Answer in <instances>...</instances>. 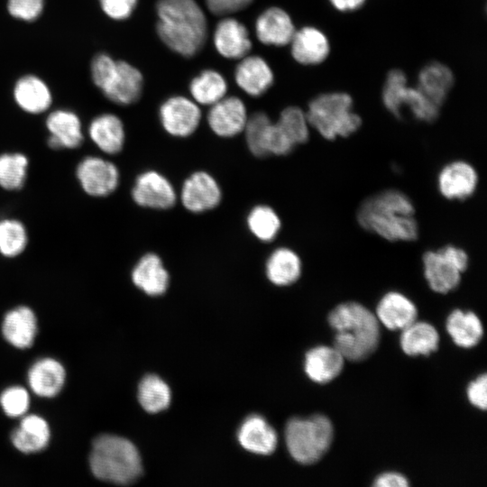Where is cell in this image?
I'll return each mask as SVG.
<instances>
[{
    "label": "cell",
    "mask_w": 487,
    "mask_h": 487,
    "mask_svg": "<svg viewBox=\"0 0 487 487\" xmlns=\"http://www.w3.org/2000/svg\"><path fill=\"white\" fill-rule=\"evenodd\" d=\"M116 62L106 53H98L91 60L90 74L93 83L104 91L111 81L115 69Z\"/></svg>",
    "instance_id": "60d3db41"
},
{
    "label": "cell",
    "mask_w": 487,
    "mask_h": 487,
    "mask_svg": "<svg viewBox=\"0 0 487 487\" xmlns=\"http://www.w3.org/2000/svg\"><path fill=\"white\" fill-rule=\"evenodd\" d=\"M302 264L299 256L291 249L280 247L269 256L265 271L268 280L277 286H288L299 280Z\"/></svg>",
    "instance_id": "f546056e"
},
{
    "label": "cell",
    "mask_w": 487,
    "mask_h": 487,
    "mask_svg": "<svg viewBox=\"0 0 487 487\" xmlns=\"http://www.w3.org/2000/svg\"><path fill=\"white\" fill-rule=\"evenodd\" d=\"M289 43L293 59L302 65L320 64L330 51L326 34L312 26H305L296 31Z\"/></svg>",
    "instance_id": "ac0fdd59"
},
{
    "label": "cell",
    "mask_w": 487,
    "mask_h": 487,
    "mask_svg": "<svg viewBox=\"0 0 487 487\" xmlns=\"http://www.w3.org/2000/svg\"><path fill=\"white\" fill-rule=\"evenodd\" d=\"M328 322L335 331L334 347L344 358L361 361L376 349L378 319L362 304L351 301L337 305L329 313Z\"/></svg>",
    "instance_id": "3957f363"
},
{
    "label": "cell",
    "mask_w": 487,
    "mask_h": 487,
    "mask_svg": "<svg viewBox=\"0 0 487 487\" xmlns=\"http://www.w3.org/2000/svg\"><path fill=\"white\" fill-rule=\"evenodd\" d=\"M88 134L97 148L107 154L120 152L124 144V124L121 119L113 114H102L95 117L88 126Z\"/></svg>",
    "instance_id": "d4e9b609"
},
{
    "label": "cell",
    "mask_w": 487,
    "mask_h": 487,
    "mask_svg": "<svg viewBox=\"0 0 487 487\" xmlns=\"http://www.w3.org/2000/svg\"><path fill=\"white\" fill-rule=\"evenodd\" d=\"M160 120L164 130L175 137L191 135L201 120V111L198 105L182 96L166 99L160 106Z\"/></svg>",
    "instance_id": "30bf717a"
},
{
    "label": "cell",
    "mask_w": 487,
    "mask_h": 487,
    "mask_svg": "<svg viewBox=\"0 0 487 487\" xmlns=\"http://www.w3.org/2000/svg\"><path fill=\"white\" fill-rule=\"evenodd\" d=\"M373 485L377 487H406L409 486V482L400 473H384L376 478Z\"/></svg>",
    "instance_id": "c3c4849f"
},
{
    "label": "cell",
    "mask_w": 487,
    "mask_h": 487,
    "mask_svg": "<svg viewBox=\"0 0 487 487\" xmlns=\"http://www.w3.org/2000/svg\"><path fill=\"white\" fill-rule=\"evenodd\" d=\"M132 198L143 207L168 209L175 205L177 195L165 176L156 170H146L136 178Z\"/></svg>",
    "instance_id": "8fae6325"
},
{
    "label": "cell",
    "mask_w": 487,
    "mask_h": 487,
    "mask_svg": "<svg viewBox=\"0 0 487 487\" xmlns=\"http://www.w3.org/2000/svg\"><path fill=\"white\" fill-rule=\"evenodd\" d=\"M310 127L325 139L348 137L362 124V118L353 110V99L343 92L320 94L308 104L306 112Z\"/></svg>",
    "instance_id": "5b68a950"
},
{
    "label": "cell",
    "mask_w": 487,
    "mask_h": 487,
    "mask_svg": "<svg viewBox=\"0 0 487 487\" xmlns=\"http://www.w3.org/2000/svg\"><path fill=\"white\" fill-rule=\"evenodd\" d=\"M66 372L52 358L36 362L29 370L28 382L32 391L41 397H54L63 387Z\"/></svg>",
    "instance_id": "83f0119b"
},
{
    "label": "cell",
    "mask_w": 487,
    "mask_h": 487,
    "mask_svg": "<svg viewBox=\"0 0 487 487\" xmlns=\"http://www.w3.org/2000/svg\"><path fill=\"white\" fill-rule=\"evenodd\" d=\"M410 198L397 189H386L365 198L357 209L358 224L391 242H409L418 236Z\"/></svg>",
    "instance_id": "6da1fadb"
},
{
    "label": "cell",
    "mask_w": 487,
    "mask_h": 487,
    "mask_svg": "<svg viewBox=\"0 0 487 487\" xmlns=\"http://www.w3.org/2000/svg\"><path fill=\"white\" fill-rule=\"evenodd\" d=\"M478 175L475 169L464 161H454L445 165L437 176L440 194L449 200H464L475 191Z\"/></svg>",
    "instance_id": "4fadbf2b"
},
{
    "label": "cell",
    "mask_w": 487,
    "mask_h": 487,
    "mask_svg": "<svg viewBox=\"0 0 487 487\" xmlns=\"http://www.w3.org/2000/svg\"><path fill=\"white\" fill-rule=\"evenodd\" d=\"M76 175L83 190L92 197H106L119 184L117 167L101 157L84 158L77 167Z\"/></svg>",
    "instance_id": "9c48e42d"
},
{
    "label": "cell",
    "mask_w": 487,
    "mask_h": 487,
    "mask_svg": "<svg viewBox=\"0 0 487 487\" xmlns=\"http://www.w3.org/2000/svg\"><path fill=\"white\" fill-rule=\"evenodd\" d=\"M271 124V119L263 112H256L248 117L244 132L247 146L254 156L268 155L266 138Z\"/></svg>",
    "instance_id": "ab89813d"
},
{
    "label": "cell",
    "mask_w": 487,
    "mask_h": 487,
    "mask_svg": "<svg viewBox=\"0 0 487 487\" xmlns=\"http://www.w3.org/2000/svg\"><path fill=\"white\" fill-rule=\"evenodd\" d=\"M266 148L269 154L287 155L295 148V145L286 136L277 123L271 122L266 138Z\"/></svg>",
    "instance_id": "ee69618b"
},
{
    "label": "cell",
    "mask_w": 487,
    "mask_h": 487,
    "mask_svg": "<svg viewBox=\"0 0 487 487\" xmlns=\"http://www.w3.org/2000/svg\"><path fill=\"white\" fill-rule=\"evenodd\" d=\"M138 400L149 413L166 409L170 403V391L160 377L150 374L142 378L138 387Z\"/></svg>",
    "instance_id": "e575fe53"
},
{
    "label": "cell",
    "mask_w": 487,
    "mask_h": 487,
    "mask_svg": "<svg viewBox=\"0 0 487 487\" xmlns=\"http://www.w3.org/2000/svg\"><path fill=\"white\" fill-rule=\"evenodd\" d=\"M27 157L20 152L0 155V187L6 190L20 189L27 176Z\"/></svg>",
    "instance_id": "8d00e7d4"
},
{
    "label": "cell",
    "mask_w": 487,
    "mask_h": 487,
    "mask_svg": "<svg viewBox=\"0 0 487 487\" xmlns=\"http://www.w3.org/2000/svg\"><path fill=\"white\" fill-rule=\"evenodd\" d=\"M234 71L236 84L246 94L257 97L273 83V73L268 63L259 56H245Z\"/></svg>",
    "instance_id": "44dd1931"
},
{
    "label": "cell",
    "mask_w": 487,
    "mask_h": 487,
    "mask_svg": "<svg viewBox=\"0 0 487 487\" xmlns=\"http://www.w3.org/2000/svg\"><path fill=\"white\" fill-rule=\"evenodd\" d=\"M227 90L225 78L213 69L203 70L189 85V91L196 103L212 106L224 96Z\"/></svg>",
    "instance_id": "836d02e7"
},
{
    "label": "cell",
    "mask_w": 487,
    "mask_h": 487,
    "mask_svg": "<svg viewBox=\"0 0 487 487\" xmlns=\"http://www.w3.org/2000/svg\"><path fill=\"white\" fill-rule=\"evenodd\" d=\"M132 280L146 294L160 296L167 290L170 276L161 259L149 253L136 262L132 271Z\"/></svg>",
    "instance_id": "7402d4cb"
},
{
    "label": "cell",
    "mask_w": 487,
    "mask_h": 487,
    "mask_svg": "<svg viewBox=\"0 0 487 487\" xmlns=\"http://www.w3.org/2000/svg\"><path fill=\"white\" fill-rule=\"evenodd\" d=\"M296 32L289 14L280 7L264 10L255 23L258 40L266 45L277 47L289 44Z\"/></svg>",
    "instance_id": "2e32d148"
},
{
    "label": "cell",
    "mask_w": 487,
    "mask_h": 487,
    "mask_svg": "<svg viewBox=\"0 0 487 487\" xmlns=\"http://www.w3.org/2000/svg\"><path fill=\"white\" fill-rule=\"evenodd\" d=\"M276 123L295 146L308 142L310 125L306 112L301 108L286 107L281 111Z\"/></svg>",
    "instance_id": "74e56055"
},
{
    "label": "cell",
    "mask_w": 487,
    "mask_h": 487,
    "mask_svg": "<svg viewBox=\"0 0 487 487\" xmlns=\"http://www.w3.org/2000/svg\"><path fill=\"white\" fill-rule=\"evenodd\" d=\"M446 330L454 342L464 348H470L479 343L482 336V325L473 312L455 309L446 320Z\"/></svg>",
    "instance_id": "1f68e13d"
},
{
    "label": "cell",
    "mask_w": 487,
    "mask_h": 487,
    "mask_svg": "<svg viewBox=\"0 0 487 487\" xmlns=\"http://www.w3.org/2000/svg\"><path fill=\"white\" fill-rule=\"evenodd\" d=\"M6 7L9 14L14 18L32 22L41 14L44 0H7Z\"/></svg>",
    "instance_id": "7bdbcfd3"
},
{
    "label": "cell",
    "mask_w": 487,
    "mask_h": 487,
    "mask_svg": "<svg viewBox=\"0 0 487 487\" xmlns=\"http://www.w3.org/2000/svg\"><path fill=\"white\" fill-rule=\"evenodd\" d=\"M376 314L378 319L391 330H402L417 317L415 304L397 291L386 293L379 301Z\"/></svg>",
    "instance_id": "cb8c5ba5"
},
{
    "label": "cell",
    "mask_w": 487,
    "mask_h": 487,
    "mask_svg": "<svg viewBox=\"0 0 487 487\" xmlns=\"http://www.w3.org/2000/svg\"><path fill=\"white\" fill-rule=\"evenodd\" d=\"M247 225L251 233L262 242L272 241L281 225L278 214L265 205L256 206L250 211Z\"/></svg>",
    "instance_id": "d590c367"
},
{
    "label": "cell",
    "mask_w": 487,
    "mask_h": 487,
    "mask_svg": "<svg viewBox=\"0 0 487 487\" xmlns=\"http://www.w3.org/2000/svg\"><path fill=\"white\" fill-rule=\"evenodd\" d=\"M50 133L48 145L52 149H75L83 142L82 126L76 113L58 109L51 112L46 119Z\"/></svg>",
    "instance_id": "9a60e30c"
},
{
    "label": "cell",
    "mask_w": 487,
    "mask_h": 487,
    "mask_svg": "<svg viewBox=\"0 0 487 487\" xmlns=\"http://www.w3.org/2000/svg\"><path fill=\"white\" fill-rule=\"evenodd\" d=\"M24 225L15 219L0 221V253L5 257H15L22 253L27 244Z\"/></svg>",
    "instance_id": "f35d334b"
},
{
    "label": "cell",
    "mask_w": 487,
    "mask_h": 487,
    "mask_svg": "<svg viewBox=\"0 0 487 487\" xmlns=\"http://www.w3.org/2000/svg\"><path fill=\"white\" fill-rule=\"evenodd\" d=\"M89 463L96 478L115 484H131L142 473L137 448L129 440L114 435H102L94 440Z\"/></svg>",
    "instance_id": "277c9868"
},
{
    "label": "cell",
    "mask_w": 487,
    "mask_h": 487,
    "mask_svg": "<svg viewBox=\"0 0 487 487\" xmlns=\"http://www.w3.org/2000/svg\"><path fill=\"white\" fill-rule=\"evenodd\" d=\"M214 44L217 52L227 59H242L252 48L246 27L234 18H225L216 24Z\"/></svg>",
    "instance_id": "d6986e66"
},
{
    "label": "cell",
    "mask_w": 487,
    "mask_h": 487,
    "mask_svg": "<svg viewBox=\"0 0 487 487\" xmlns=\"http://www.w3.org/2000/svg\"><path fill=\"white\" fill-rule=\"evenodd\" d=\"M2 331L12 345L22 349L32 346L37 333V319L33 311L28 307L9 311L4 318Z\"/></svg>",
    "instance_id": "484cf974"
},
{
    "label": "cell",
    "mask_w": 487,
    "mask_h": 487,
    "mask_svg": "<svg viewBox=\"0 0 487 487\" xmlns=\"http://www.w3.org/2000/svg\"><path fill=\"white\" fill-rule=\"evenodd\" d=\"M240 445L249 452L271 455L277 446V434L267 421L259 415L248 417L237 434Z\"/></svg>",
    "instance_id": "603a6c76"
},
{
    "label": "cell",
    "mask_w": 487,
    "mask_h": 487,
    "mask_svg": "<svg viewBox=\"0 0 487 487\" xmlns=\"http://www.w3.org/2000/svg\"><path fill=\"white\" fill-rule=\"evenodd\" d=\"M439 335L436 328L427 322H412L402 329L400 345L409 355L429 354L438 346Z\"/></svg>",
    "instance_id": "d6a6232c"
},
{
    "label": "cell",
    "mask_w": 487,
    "mask_h": 487,
    "mask_svg": "<svg viewBox=\"0 0 487 487\" xmlns=\"http://www.w3.org/2000/svg\"><path fill=\"white\" fill-rule=\"evenodd\" d=\"M329 2L338 11L352 12L363 6L365 0H329Z\"/></svg>",
    "instance_id": "681fc988"
},
{
    "label": "cell",
    "mask_w": 487,
    "mask_h": 487,
    "mask_svg": "<svg viewBox=\"0 0 487 487\" xmlns=\"http://www.w3.org/2000/svg\"><path fill=\"white\" fill-rule=\"evenodd\" d=\"M13 96L23 111L32 115L45 112L52 103V95L48 85L32 74L24 75L15 82Z\"/></svg>",
    "instance_id": "ffe728a7"
},
{
    "label": "cell",
    "mask_w": 487,
    "mask_h": 487,
    "mask_svg": "<svg viewBox=\"0 0 487 487\" xmlns=\"http://www.w3.org/2000/svg\"><path fill=\"white\" fill-rule=\"evenodd\" d=\"M157 33L174 52L190 58L204 46L207 25L205 14L195 0H158Z\"/></svg>",
    "instance_id": "7a4b0ae2"
},
{
    "label": "cell",
    "mask_w": 487,
    "mask_h": 487,
    "mask_svg": "<svg viewBox=\"0 0 487 487\" xmlns=\"http://www.w3.org/2000/svg\"><path fill=\"white\" fill-rule=\"evenodd\" d=\"M247 119L246 107L237 96H224L211 106L207 114L210 129L224 138L244 132Z\"/></svg>",
    "instance_id": "5bb4252c"
},
{
    "label": "cell",
    "mask_w": 487,
    "mask_h": 487,
    "mask_svg": "<svg viewBox=\"0 0 487 487\" xmlns=\"http://www.w3.org/2000/svg\"><path fill=\"white\" fill-rule=\"evenodd\" d=\"M487 376L485 373L472 381L467 388V397L475 407L485 409L487 405Z\"/></svg>",
    "instance_id": "7dc6e473"
},
{
    "label": "cell",
    "mask_w": 487,
    "mask_h": 487,
    "mask_svg": "<svg viewBox=\"0 0 487 487\" xmlns=\"http://www.w3.org/2000/svg\"><path fill=\"white\" fill-rule=\"evenodd\" d=\"M14 446L21 452L29 454L44 449L50 439L48 423L37 415L24 417L18 428L11 436Z\"/></svg>",
    "instance_id": "4dcf8cb0"
},
{
    "label": "cell",
    "mask_w": 487,
    "mask_h": 487,
    "mask_svg": "<svg viewBox=\"0 0 487 487\" xmlns=\"http://www.w3.org/2000/svg\"><path fill=\"white\" fill-rule=\"evenodd\" d=\"M221 188L215 178L206 171L192 173L180 190L182 206L193 213L211 210L221 201Z\"/></svg>",
    "instance_id": "7c38bea8"
},
{
    "label": "cell",
    "mask_w": 487,
    "mask_h": 487,
    "mask_svg": "<svg viewBox=\"0 0 487 487\" xmlns=\"http://www.w3.org/2000/svg\"><path fill=\"white\" fill-rule=\"evenodd\" d=\"M209 11L216 15L239 12L251 5L253 0H205Z\"/></svg>",
    "instance_id": "bcb514c9"
},
{
    "label": "cell",
    "mask_w": 487,
    "mask_h": 487,
    "mask_svg": "<svg viewBox=\"0 0 487 487\" xmlns=\"http://www.w3.org/2000/svg\"><path fill=\"white\" fill-rule=\"evenodd\" d=\"M455 83L452 70L446 65L434 61L421 69L418 88L431 101L441 106Z\"/></svg>",
    "instance_id": "f1b7e54d"
},
{
    "label": "cell",
    "mask_w": 487,
    "mask_h": 487,
    "mask_svg": "<svg viewBox=\"0 0 487 487\" xmlns=\"http://www.w3.org/2000/svg\"><path fill=\"white\" fill-rule=\"evenodd\" d=\"M382 102L386 109L400 118L404 108H408L418 120L432 123L439 115V108L418 87L408 85L406 75L400 69L391 70L382 89Z\"/></svg>",
    "instance_id": "52a82bcc"
},
{
    "label": "cell",
    "mask_w": 487,
    "mask_h": 487,
    "mask_svg": "<svg viewBox=\"0 0 487 487\" xmlns=\"http://www.w3.org/2000/svg\"><path fill=\"white\" fill-rule=\"evenodd\" d=\"M422 262L424 276L431 289L445 294L457 288L469 258L464 249L448 244L436 251L426 252Z\"/></svg>",
    "instance_id": "ba28073f"
},
{
    "label": "cell",
    "mask_w": 487,
    "mask_h": 487,
    "mask_svg": "<svg viewBox=\"0 0 487 487\" xmlns=\"http://www.w3.org/2000/svg\"><path fill=\"white\" fill-rule=\"evenodd\" d=\"M333 434L332 423L326 416L293 418L288 421L285 428L287 448L294 460L310 464L326 453Z\"/></svg>",
    "instance_id": "8992f818"
},
{
    "label": "cell",
    "mask_w": 487,
    "mask_h": 487,
    "mask_svg": "<svg viewBox=\"0 0 487 487\" xmlns=\"http://www.w3.org/2000/svg\"><path fill=\"white\" fill-rule=\"evenodd\" d=\"M30 403L27 391L19 386L6 389L0 396V404L6 415L19 417L23 415Z\"/></svg>",
    "instance_id": "b9f144b4"
},
{
    "label": "cell",
    "mask_w": 487,
    "mask_h": 487,
    "mask_svg": "<svg viewBox=\"0 0 487 487\" xmlns=\"http://www.w3.org/2000/svg\"><path fill=\"white\" fill-rule=\"evenodd\" d=\"M102 11L113 20H125L131 16L137 0H98Z\"/></svg>",
    "instance_id": "f6af8a7d"
},
{
    "label": "cell",
    "mask_w": 487,
    "mask_h": 487,
    "mask_svg": "<svg viewBox=\"0 0 487 487\" xmlns=\"http://www.w3.org/2000/svg\"><path fill=\"white\" fill-rule=\"evenodd\" d=\"M344 357L335 347L320 345L310 349L305 357V372L317 383H326L342 371Z\"/></svg>",
    "instance_id": "4316f807"
},
{
    "label": "cell",
    "mask_w": 487,
    "mask_h": 487,
    "mask_svg": "<svg viewBox=\"0 0 487 487\" xmlns=\"http://www.w3.org/2000/svg\"><path fill=\"white\" fill-rule=\"evenodd\" d=\"M142 75L139 69L124 60H117L115 74L103 94L112 102L127 106L135 103L142 95Z\"/></svg>",
    "instance_id": "e0dca14e"
}]
</instances>
